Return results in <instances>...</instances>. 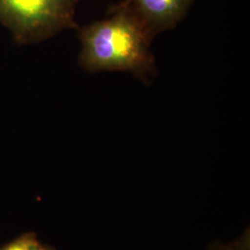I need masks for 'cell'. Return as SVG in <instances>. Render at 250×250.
<instances>
[{
    "label": "cell",
    "instance_id": "3",
    "mask_svg": "<svg viewBox=\"0 0 250 250\" xmlns=\"http://www.w3.org/2000/svg\"><path fill=\"white\" fill-rule=\"evenodd\" d=\"M194 0H124L119 3L129 10L152 38L171 30L185 18Z\"/></svg>",
    "mask_w": 250,
    "mask_h": 250
},
{
    "label": "cell",
    "instance_id": "5",
    "mask_svg": "<svg viewBox=\"0 0 250 250\" xmlns=\"http://www.w3.org/2000/svg\"></svg>",
    "mask_w": 250,
    "mask_h": 250
},
{
    "label": "cell",
    "instance_id": "4",
    "mask_svg": "<svg viewBox=\"0 0 250 250\" xmlns=\"http://www.w3.org/2000/svg\"><path fill=\"white\" fill-rule=\"evenodd\" d=\"M0 250H43V249L34 237L27 235L21 237L16 241L12 242Z\"/></svg>",
    "mask_w": 250,
    "mask_h": 250
},
{
    "label": "cell",
    "instance_id": "2",
    "mask_svg": "<svg viewBox=\"0 0 250 250\" xmlns=\"http://www.w3.org/2000/svg\"><path fill=\"white\" fill-rule=\"evenodd\" d=\"M79 0H0V22L21 44L40 42L63 30L76 28Z\"/></svg>",
    "mask_w": 250,
    "mask_h": 250
},
{
    "label": "cell",
    "instance_id": "1",
    "mask_svg": "<svg viewBox=\"0 0 250 250\" xmlns=\"http://www.w3.org/2000/svg\"><path fill=\"white\" fill-rule=\"evenodd\" d=\"M110 16L79 31V65L86 72H127L147 82L156 75L152 38L140 21L117 4Z\"/></svg>",
    "mask_w": 250,
    "mask_h": 250
}]
</instances>
